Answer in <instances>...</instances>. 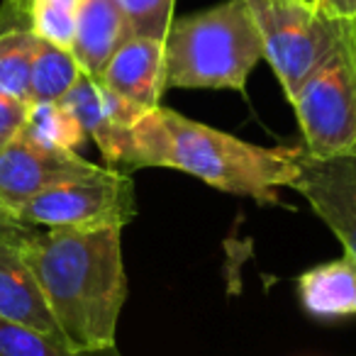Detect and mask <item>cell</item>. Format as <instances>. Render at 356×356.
<instances>
[{
    "instance_id": "cell-13",
    "label": "cell",
    "mask_w": 356,
    "mask_h": 356,
    "mask_svg": "<svg viewBox=\"0 0 356 356\" xmlns=\"http://www.w3.org/2000/svg\"><path fill=\"white\" fill-rule=\"evenodd\" d=\"M300 302L315 317L356 315V261L344 254L298 278Z\"/></svg>"
},
{
    "instance_id": "cell-6",
    "label": "cell",
    "mask_w": 356,
    "mask_h": 356,
    "mask_svg": "<svg viewBox=\"0 0 356 356\" xmlns=\"http://www.w3.org/2000/svg\"><path fill=\"white\" fill-rule=\"evenodd\" d=\"M137 215L134 184L129 173L108 168L98 176L56 186L32 198L17 215L27 227L100 229L129 225Z\"/></svg>"
},
{
    "instance_id": "cell-11",
    "label": "cell",
    "mask_w": 356,
    "mask_h": 356,
    "mask_svg": "<svg viewBox=\"0 0 356 356\" xmlns=\"http://www.w3.org/2000/svg\"><path fill=\"white\" fill-rule=\"evenodd\" d=\"M129 37L134 35L120 0H83L69 49L81 74L100 81L108 61Z\"/></svg>"
},
{
    "instance_id": "cell-8",
    "label": "cell",
    "mask_w": 356,
    "mask_h": 356,
    "mask_svg": "<svg viewBox=\"0 0 356 356\" xmlns=\"http://www.w3.org/2000/svg\"><path fill=\"white\" fill-rule=\"evenodd\" d=\"M291 188L310 203L346 257L356 261V156L312 159L300 149L298 178Z\"/></svg>"
},
{
    "instance_id": "cell-21",
    "label": "cell",
    "mask_w": 356,
    "mask_h": 356,
    "mask_svg": "<svg viewBox=\"0 0 356 356\" xmlns=\"http://www.w3.org/2000/svg\"><path fill=\"white\" fill-rule=\"evenodd\" d=\"M32 0H3L0 6V35L8 30H32Z\"/></svg>"
},
{
    "instance_id": "cell-9",
    "label": "cell",
    "mask_w": 356,
    "mask_h": 356,
    "mask_svg": "<svg viewBox=\"0 0 356 356\" xmlns=\"http://www.w3.org/2000/svg\"><path fill=\"white\" fill-rule=\"evenodd\" d=\"M20 239L0 237V320L64 341L59 325L44 300V293L22 257L17 244Z\"/></svg>"
},
{
    "instance_id": "cell-19",
    "label": "cell",
    "mask_w": 356,
    "mask_h": 356,
    "mask_svg": "<svg viewBox=\"0 0 356 356\" xmlns=\"http://www.w3.org/2000/svg\"><path fill=\"white\" fill-rule=\"evenodd\" d=\"M173 3L176 0H120L132 35L159 42L166 40V32L173 22Z\"/></svg>"
},
{
    "instance_id": "cell-17",
    "label": "cell",
    "mask_w": 356,
    "mask_h": 356,
    "mask_svg": "<svg viewBox=\"0 0 356 356\" xmlns=\"http://www.w3.org/2000/svg\"><path fill=\"white\" fill-rule=\"evenodd\" d=\"M0 356H122L118 346L95 351H76L61 339L40 334L27 327L0 320Z\"/></svg>"
},
{
    "instance_id": "cell-1",
    "label": "cell",
    "mask_w": 356,
    "mask_h": 356,
    "mask_svg": "<svg viewBox=\"0 0 356 356\" xmlns=\"http://www.w3.org/2000/svg\"><path fill=\"white\" fill-rule=\"evenodd\" d=\"M17 244L66 344L76 351L115 346L127 300L122 229H30Z\"/></svg>"
},
{
    "instance_id": "cell-15",
    "label": "cell",
    "mask_w": 356,
    "mask_h": 356,
    "mask_svg": "<svg viewBox=\"0 0 356 356\" xmlns=\"http://www.w3.org/2000/svg\"><path fill=\"white\" fill-rule=\"evenodd\" d=\"M20 139L44 149L76 152L86 142V132L61 103H30Z\"/></svg>"
},
{
    "instance_id": "cell-24",
    "label": "cell",
    "mask_w": 356,
    "mask_h": 356,
    "mask_svg": "<svg viewBox=\"0 0 356 356\" xmlns=\"http://www.w3.org/2000/svg\"><path fill=\"white\" fill-rule=\"evenodd\" d=\"M283 3H307V0H283Z\"/></svg>"
},
{
    "instance_id": "cell-3",
    "label": "cell",
    "mask_w": 356,
    "mask_h": 356,
    "mask_svg": "<svg viewBox=\"0 0 356 356\" xmlns=\"http://www.w3.org/2000/svg\"><path fill=\"white\" fill-rule=\"evenodd\" d=\"M264 44L244 0L178 17L163 40V88L244 90Z\"/></svg>"
},
{
    "instance_id": "cell-22",
    "label": "cell",
    "mask_w": 356,
    "mask_h": 356,
    "mask_svg": "<svg viewBox=\"0 0 356 356\" xmlns=\"http://www.w3.org/2000/svg\"><path fill=\"white\" fill-rule=\"evenodd\" d=\"M315 10L330 20H356V0H315Z\"/></svg>"
},
{
    "instance_id": "cell-25",
    "label": "cell",
    "mask_w": 356,
    "mask_h": 356,
    "mask_svg": "<svg viewBox=\"0 0 356 356\" xmlns=\"http://www.w3.org/2000/svg\"><path fill=\"white\" fill-rule=\"evenodd\" d=\"M307 3H310V6H315V0H307Z\"/></svg>"
},
{
    "instance_id": "cell-14",
    "label": "cell",
    "mask_w": 356,
    "mask_h": 356,
    "mask_svg": "<svg viewBox=\"0 0 356 356\" xmlns=\"http://www.w3.org/2000/svg\"><path fill=\"white\" fill-rule=\"evenodd\" d=\"M81 76L83 74H81L71 49L51 44L40 37L35 59H32L30 103H59Z\"/></svg>"
},
{
    "instance_id": "cell-16",
    "label": "cell",
    "mask_w": 356,
    "mask_h": 356,
    "mask_svg": "<svg viewBox=\"0 0 356 356\" xmlns=\"http://www.w3.org/2000/svg\"><path fill=\"white\" fill-rule=\"evenodd\" d=\"M37 40L32 30H8L0 35V95L30 103V74Z\"/></svg>"
},
{
    "instance_id": "cell-20",
    "label": "cell",
    "mask_w": 356,
    "mask_h": 356,
    "mask_svg": "<svg viewBox=\"0 0 356 356\" xmlns=\"http://www.w3.org/2000/svg\"><path fill=\"white\" fill-rule=\"evenodd\" d=\"M27 108H30V103H25V100L0 95V152H3L13 139L20 137L22 124H25V120H27Z\"/></svg>"
},
{
    "instance_id": "cell-4",
    "label": "cell",
    "mask_w": 356,
    "mask_h": 356,
    "mask_svg": "<svg viewBox=\"0 0 356 356\" xmlns=\"http://www.w3.org/2000/svg\"><path fill=\"white\" fill-rule=\"evenodd\" d=\"M312 159L356 156V25L341 20L332 49L291 100Z\"/></svg>"
},
{
    "instance_id": "cell-12",
    "label": "cell",
    "mask_w": 356,
    "mask_h": 356,
    "mask_svg": "<svg viewBox=\"0 0 356 356\" xmlns=\"http://www.w3.org/2000/svg\"><path fill=\"white\" fill-rule=\"evenodd\" d=\"M76 120L86 137H90L98 144L100 154L108 161V168L129 173L132 171L134 156V139L132 129L122 127L113 120L108 105L100 93V83L88 76H81L74 83V88L59 100Z\"/></svg>"
},
{
    "instance_id": "cell-2",
    "label": "cell",
    "mask_w": 356,
    "mask_h": 356,
    "mask_svg": "<svg viewBox=\"0 0 356 356\" xmlns=\"http://www.w3.org/2000/svg\"><path fill=\"white\" fill-rule=\"evenodd\" d=\"M134 168H176L222 193L273 203L298 178L300 149H268L200 124L171 108L149 110L132 129Z\"/></svg>"
},
{
    "instance_id": "cell-26",
    "label": "cell",
    "mask_w": 356,
    "mask_h": 356,
    "mask_svg": "<svg viewBox=\"0 0 356 356\" xmlns=\"http://www.w3.org/2000/svg\"><path fill=\"white\" fill-rule=\"evenodd\" d=\"M354 25H356V20H354Z\"/></svg>"
},
{
    "instance_id": "cell-5",
    "label": "cell",
    "mask_w": 356,
    "mask_h": 356,
    "mask_svg": "<svg viewBox=\"0 0 356 356\" xmlns=\"http://www.w3.org/2000/svg\"><path fill=\"white\" fill-rule=\"evenodd\" d=\"M244 3L261 35L264 59L271 64L291 103L302 81L332 49L341 20L320 15L310 3H283V0H244Z\"/></svg>"
},
{
    "instance_id": "cell-10",
    "label": "cell",
    "mask_w": 356,
    "mask_h": 356,
    "mask_svg": "<svg viewBox=\"0 0 356 356\" xmlns=\"http://www.w3.org/2000/svg\"><path fill=\"white\" fill-rule=\"evenodd\" d=\"M113 93L147 110L161 105L163 88V42L129 37L108 61L98 81Z\"/></svg>"
},
{
    "instance_id": "cell-18",
    "label": "cell",
    "mask_w": 356,
    "mask_h": 356,
    "mask_svg": "<svg viewBox=\"0 0 356 356\" xmlns=\"http://www.w3.org/2000/svg\"><path fill=\"white\" fill-rule=\"evenodd\" d=\"M83 0H32V32L59 47H71Z\"/></svg>"
},
{
    "instance_id": "cell-23",
    "label": "cell",
    "mask_w": 356,
    "mask_h": 356,
    "mask_svg": "<svg viewBox=\"0 0 356 356\" xmlns=\"http://www.w3.org/2000/svg\"><path fill=\"white\" fill-rule=\"evenodd\" d=\"M30 229L32 227L17 222L15 218H10V215H6L3 210H0V237L3 239H20V237H25Z\"/></svg>"
},
{
    "instance_id": "cell-7",
    "label": "cell",
    "mask_w": 356,
    "mask_h": 356,
    "mask_svg": "<svg viewBox=\"0 0 356 356\" xmlns=\"http://www.w3.org/2000/svg\"><path fill=\"white\" fill-rule=\"evenodd\" d=\"M100 171L105 166L86 161L76 152L44 149L17 137L0 152V210L17 220L20 210L40 193Z\"/></svg>"
}]
</instances>
